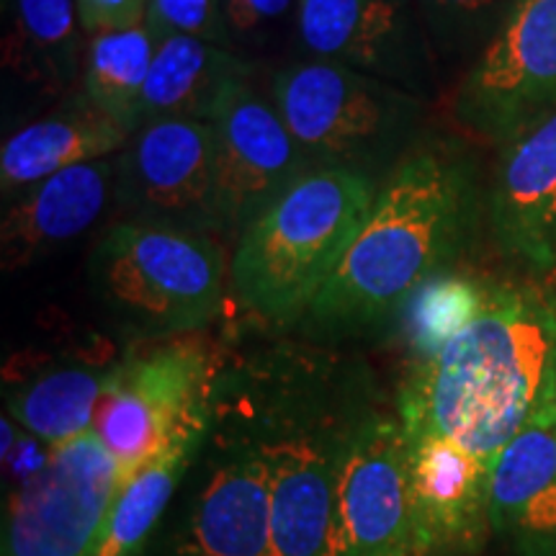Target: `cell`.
<instances>
[{
	"label": "cell",
	"mask_w": 556,
	"mask_h": 556,
	"mask_svg": "<svg viewBox=\"0 0 556 556\" xmlns=\"http://www.w3.org/2000/svg\"><path fill=\"white\" fill-rule=\"evenodd\" d=\"M217 377L266 458L276 556H319L351 451L387 405L377 374L338 343L278 338L225 348Z\"/></svg>",
	"instance_id": "obj_1"
},
{
	"label": "cell",
	"mask_w": 556,
	"mask_h": 556,
	"mask_svg": "<svg viewBox=\"0 0 556 556\" xmlns=\"http://www.w3.org/2000/svg\"><path fill=\"white\" fill-rule=\"evenodd\" d=\"M482 206L477 160L462 139L428 131L381 180L336 274L296 325L323 343L397 323L420 289L448 274Z\"/></svg>",
	"instance_id": "obj_2"
},
{
	"label": "cell",
	"mask_w": 556,
	"mask_h": 556,
	"mask_svg": "<svg viewBox=\"0 0 556 556\" xmlns=\"http://www.w3.org/2000/svg\"><path fill=\"white\" fill-rule=\"evenodd\" d=\"M556 397V299L531 283L484 278L479 302L409 351L397 392L405 422L495 462Z\"/></svg>",
	"instance_id": "obj_3"
},
{
	"label": "cell",
	"mask_w": 556,
	"mask_h": 556,
	"mask_svg": "<svg viewBox=\"0 0 556 556\" xmlns=\"http://www.w3.org/2000/svg\"><path fill=\"white\" fill-rule=\"evenodd\" d=\"M379 186L340 168L299 178L235 240V304L268 328H296L364 227Z\"/></svg>",
	"instance_id": "obj_4"
},
{
	"label": "cell",
	"mask_w": 556,
	"mask_h": 556,
	"mask_svg": "<svg viewBox=\"0 0 556 556\" xmlns=\"http://www.w3.org/2000/svg\"><path fill=\"white\" fill-rule=\"evenodd\" d=\"M103 312L129 340L204 332L229 299V263L214 235L114 222L88 258Z\"/></svg>",
	"instance_id": "obj_5"
},
{
	"label": "cell",
	"mask_w": 556,
	"mask_h": 556,
	"mask_svg": "<svg viewBox=\"0 0 556 556\" xmlns=\"http://www.w3.org/2000/svg\"><path fill=\"white\" fill-rule=\"evenodd\" d=\"M268 96L312 168H340L381 184L428 135L430 99L328 60L276 67Z\"/></svg>",
	"instance_id": "obj_6"
},
{
	"label": "cell",
	"mask_w": 556,
	"mask_h": 556,
	"mask_svg": "<svg viewBox=\"0 0 556 556\" xmlns=\"http://www.w3.org/2000/svg\"><path fill=\"white\" fill-rule=\"evenodd\" d=\"M137 556H276L266 458L219 377L204 441Z\"/></svg>",
	"instance_id": "obj_7"
},
{
	"label": "cell",
	"mask_w": 556,
	"mask_h": 556,
	"mask_svg": "<svg viewBox=\"0 0 556 556\" xmlns=\"http://www.w3.org/2000/svg\"><path fill=\"white\" fill-rule=\"evenodd\" d=\"M225 345L208 332L129 340L103 392L93 430L119 464V486L157 454L212 392Z\"/></svg>",
	"instance_id": "obj_8"
},
{
	"label": "cell",
	"mask_w": 556,
	"mask_h": 556,
	"mask_svg": "<svg viewBox=\"0 0 556 556\" xmlns=\"http://www.w3.org/2000/svg\"><path fill=\"white\" fill-rule=\"evenodd\" d=\"M116 492L119 464L96 430L47 448L5 507L0 556H96Z\"/></svg>",
	"instance_id": "obj_9"
},
{
	"label": "cell",
	"mask_w": 556,
	"mask_h": 556,
	"mask_svg": "<svg viewBox=\"0 0 556 556\" xmlns=\"http://www.w3.org/2000/svg\"><path fill=\"white\" fill-rule=\"evenodd\" d=\"M556 109V0H520L454 90V119L500 148Z\"/></svg>",
	"instance_id": "obj_10"
},
{
	"label": "cell",
	"mask_w": 556,
	"mask_h": 556,
	"mask_svg": "<svg viewBox=\"0 0 556 556\" xmlns=\"http://www.w3.org/2000/svg\"><path fill=\"white\" fill-rule=\"evenodd\" d=\"M114 208L116 222L222 238L212 124L165 119L139 127L116 152Z\"/></svg>",
	"instance_id": "obj_11"
},
{
	"label": "cell",
	"mask_w": 556,
	"mask_h": 556,
	"mask_svg": "<svg viewBox=\"0 0 556 556\" xmlns=\"http://www.w3.org/2000/svg\"><path fill=\"white\" fill-rule=\"evenodd\" d=\"M296 50L430 99L441 65L415 0H299Z\"/></svg>",
	"instance_id": "obj_12"
},
{
	"label": "cell",
	"mask_w": 556,
	"mask_h": 556,
	"mask_svg": "<svg viewBox=\"0 0 556 556\" xmlns=\"http://www.w3.org/2000/svg\"><path fill=\"white\" fill-rule=\"evenodd\" d=\"M222 238L238 235L312 170L309 157L255 78L238 80L212 116Z\"/></svg>",
	"instance_id": "obj_13"
},
{
	"label": "cell",
	"mask_w": 556,
	"mask_h": 556,
	"mask_svg": "<svg viewBox=\"0 0 556 556\" xmlns=\"http://www.w3.org/2000/svg\"><path fill=\"white\" fill-rule=\"evenodd\" d=\"M319 556H413L407 438L397 405L361 430L332 497Z\"/></svg>",
	"instance_id": "obj_14"
},
{
	"label": "cell",
	"mask_w": 556,
	"mask_h": 556,
	"mask_svg": "<svg viewBox=\"0 0 556 556\" xmlns=\"http://www.w3.org/2000/svg\"><path fill=\"white\" fill-rule=\"evenodd\" d=\"M402 420V417H400ZM413 556H477L492 533V464L435 430L405 422Z\"/></svg>",
	"instance_id": "obj_15"
},
{
	"label": "cell",
	"mask_w": 556,
	"mask_h": 556,
	"mask_svg": "<svg viewBox=\"0 0 556 556\" xmlns=\"http://www.w3.org/2000/svg\"><path fill=\"white\" fill-rule=\"evenodd\" d=\"M486 217L505 258L556 268V109L497 148Z\"/></svg>",
	"instance_id": "obj_16"
},
{
	"label": "cell",
	"mask_w": 556,
	"mask_h": 556,
	"mask_svg": "<svg viewBox=\"0 0 556 556\" xmlns=\"http://www.w3.org/2000/svg\"><path fill=\"white\" fill-rule=\"evenodd\" d=\"M116 155L73 165L5 199L0 222L3 270L29 268L78 240L114 206Z\"/></svg>",
	"instance_id": "obj_17"
},
{
	"label": "cell",
	"mask_w": 556,
	"mask_h": 556,
	"mask_svg": "<svg viewBox=\"0 0 556 556\" xmlns=\"http://www.w3.org/2000/svg\"><path fill=\"white\" fill-rule=\"evenodd\" d=\"M490 516L513 556H556V397L492 462Z\"/></svg>",
	"instance_id": "obj_18"
},
{
	"label": "cell",
	"mask_w": 556,
	"mask_h": 556,
	"mask_svg": "<svg viewBox=\"0 0 556 556\" xmlns=\"http://www.w3.org/2000/svg\"><path fill=\"white\" fill-rule=\"evenodd\" d=\"M3 75L26 101H65L80 88L86 45L75 0H0Z\"/></svg>",
	"instance_id": "obj_19"
},
{
	"label": "cell",
	"mask_w": 556,
	"mask_h": 556,
	"mask_svg": "<svg viewBox=\"0 0 556 556\" xmlns=\"http://www.w3.org/2000/svg\"><path fill=\"white\" fill-rule=\"evenodd\" d=\"M129 131L116 124L78 88L50 114L26 124L3 142L0 191L16 197L54 173L111 157L129 142Z\"/></svg>",
	"instance_id": "obj_20"
},
{
	"label": "cell",
	"mask_w": 556,
	"mask_h": 556,
	"mask_svg": "<svg viewBox=\"0 0 556 556\" xmlns=\"http://www.w3.org/2000/svg\"><path fill=\"white\" fill-rule=\"evenodd\" d=\"M122 351L75 353L52 358L29 377L5 384V409L47 448L93 430L96 413Z\"/></svg>",
	"instance_id": "obj_21"
},
{
	"label": "cell",
	"mask_w": 556,
	"mask_h": 556,
	"mask_svg": "<svg viewBox=\"0 0 556 556\" xmlns=\"http://www.w3.org/2000/svg\"><path fill=\"white\" fill-rule=\"evenodd\" d=\"M255 75V62L225 47L193 37L160 39L139 99V127L165 119L212 122L227 90Z\"/></svg>",
	"instance_id": "obj_22"
},
{
	"label": "cell",
	"mask_w": 556,
	"mask_h": 556,
	"mask_svg": "<svg viewBox=\"0 0 556 556\" xmlns=\"http://www.w3.org/2000/svg\"><path fill=\"white\" fill-rule=\"evenodd\" d=\"M214 389V387H212ZM212 420V392L186 415L170 441L116 492L96 556H137L176 497Z\"/></svg>",
	"instance_id": "obj_23"
},
{
	"label": "cell",
	"mask_w": 556,
	"mask_h": 556,
	"mask_svg": "<svg viewBox=\"0 0 556 556\" xmlns=\"http://www.w3.org/2000/svg\"><path fill=\"white\" fill-rule=\"evenodd\" d=\"M157 41L144 24L88 37L80 90L129 135L139 129V99Z\"/></svg>",
	"instance_id": "obj_24"
},
{
	"label": "cell",
	"mask_w": 556,
	"mask_h": 556,
	"mask_svg": "<svg viewBox=\"0 0 556 556\" xmlns=\"http://www.w3.org/2000/svg\"><path fill=\"white\" fill-rule=\"evenodd\" d=\"M438 65L469 67L520 0H415Z\"/></svg>",
	"instance_id": "obj_25"
},
{
	"label": "cell",
	"mask_w": 556,
	"mask_h": 556,
	"mask_svg": "<svg viewBox=\"0 0 556 556\" xmlns=\"http://www.w3.org/2000/svg\"><path fill=\"white\" fill-rule=\"evenodd\" d=\"M232 52L258 65L296 41L299 0H222Z\"/></svg>",
	"instance_id": "obj_26"
},
{
	"label": "cell",
	"mask_w": 556,
	"mask_h": 556,
	"mask_svg": "<svg viewBox=\"0 0 556 556\" xmlns=\"http://www.w3.org/2000/svg\"><path fill=\"white\" fill-rule=\"evenodd\" d=\"M144 26L155 41L168 37H193L232 50L222 0H148Z\"/></svg>",
	"instance_id": "obj_27"
},
{
	"label": "cell",
	"mask_w": 556,
	"mask_h": 556,
	"mask_svg": "<svg viewBox=\"0 0 556 556\" xmlns=\"http://www.w3.org/2000/svg\"><path fill=\"white\" fill-rule=\"evenodd\" d=\"M80 29L88 37L144 24L148 0H75Z\"/></svg>",
	"instance_id": "obj_28"
}]
</instances>
